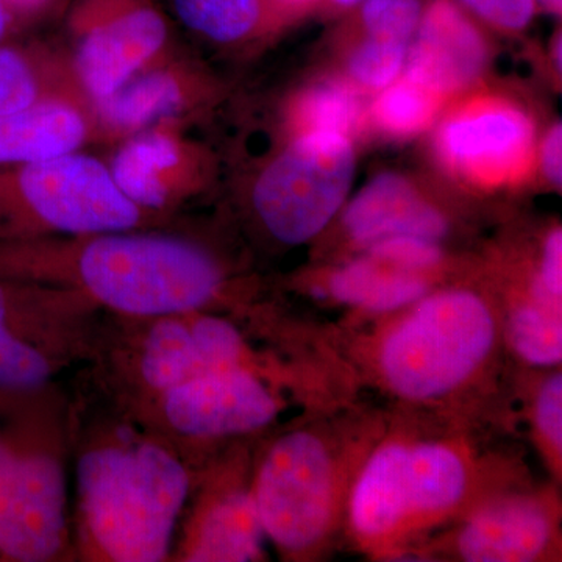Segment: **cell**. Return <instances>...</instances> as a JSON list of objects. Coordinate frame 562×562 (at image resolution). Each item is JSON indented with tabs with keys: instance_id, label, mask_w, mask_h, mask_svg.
<instances>
[{
	"instance_id": "d6a6232c",
	"label": "cell",
	"mask_w": 562,
	"mask_h": 562,
	"mask_svg": "<svg viewBox=\"0 0 562 562\" xmlns=\"http://www.w3.org/2000/svg\"><path fill=\"white\" fill-rule=\"evenodd\" d=\"M536 422L539 431L558 452L562 447V379L560 373L543 383L536 402Z\"/></svg>"
},
{
	"instance_id": "6da1fadb",
	"label": "cell",
	"mask_w": 562,
	"mask_h": 562,
	"mask_svg": "<svg viewBox=\"0 0 562 562\" xmlns=\"http://www.w3.org/2000/svg\"><path fill=\"white\" fill-rule=\"evenodd\" d=\"M68 398L76 561H171L198 465L83 368Z\"/></svg>"
},
{
	"instance_id": "3957f363",
	"label": "cell",
	"mask_w": 562,
	"mask_h": 562,
	"mask_svg": "<svg viewBox=\"0 0 562 562\" xmlns=\"http://www.w3.org/2000/svg\"><path fill=\"white\" fill-rule=\"evenodd\" d=\"M250 366L243 331L214 312L124 317L105 314L98 347L85 372L125 408L203 373Z\"/></svg>"
},
{
	"instance_id": "8fae6325",
	"label": "cell",
	"mask_w": 562,
	"mask_h": 562,
	"mask_svg": "<svg viewBox=\"0 0 562 562\" xmlns=\"http://www.w3.org/2000/svg\"><path fill=\"white\" fill-rule=\"evenodd\" d=\"M217 81L190 52L171 44L160 57L94 103L101 144H114L157 124L188 128L216 103Z\"/></svg>"
},
{
	"instance_id": "9a60e30c",
	"label": "cell",
	"mask_w": 562,
	"mask_h": 562,
	"mask_svg": "<svg viewBox=\"0 0 562 562\" xmlns=\"http://www.w3.org/2000/svg\"><path fill=\"white\" fill-rule=\"evenodd\" d=\"M94 143H101V135L87 99H52L0 116V166L50 161Z\"/></svg>"
},
{
	"instance_id": "30bf717a",
	"label": "cell",
	"mask_w": 562,
	"mask_h": 562,
	"mask_svg": "<svg viewBox=\"0 0 562 562\" xmlns=\"http://www.w3.org/2000/svg\"><path fill=\"white\" fill-rule=\"evenodd\" d=\"M251 487L266 538L281 552H305L327 531L333 509L331 460L312 432L280 436L262 457Z\"/></svg>"
},
{
	"instance_id": "8992f818",
	"label": "cell",
	"mask_w": 562,
	"mask_h": 562,
	"mask_svg": "<svg viewBox=\"0 0 562 562\" xmlns=\"http://www.w3.org/2000/svg\"><path fill=\"white\" fill-rule=\"evenodd\" d=\"M494 338V317L479 295L468 291L431 295L384 339V379L403 397H442L482 366Z\"/></svg>"
},
{
	"instance_id": "52a82bcc",
	"label": "cell",
	"mask_w": 562,
	"mask_h": 562,
	"mask_svg": "<svg viewBox=\"0 0 562 562\" xmlns=\"http://www.w3.org/2000/svg\"><path fill=\"white\" fill-rule=\"evenodd\" d=\"M353 173L349 136L299 133L255 177L251 210L276 241L297 246L324 231L338 213Z\"/></svg>"
},
{
	"instance_id": "f1b7e54d",
	"label": "cell",
	"mask_w": 562,
	"mask_h": 562,
	"mask_svg": "<svg viewBox=\"0 0 562 562\" xmlns=\"http://www.w3.org/2000/svg\"><path fill=\"white\" fill-rule=\"evenodd\" d=\"M362 21L369 36L408 44L419 27L420 0H368Z\"/></svg>"
},
{
	"instance_id": "7402d4cb",
	"label": "cell",
	"mask_w": 562,
	"mask_h": 562,
	"mask_svg": "<svg viewBox=\"0 0 562 562\" xmlns=\"http://www.w3.org/2000/svg\"><path fill=\"white\" fill-rule=\"evenodd\" d=\"M427 283L402 269H384L383 262L364 258L333 273L331 294L349 305L371 312H391L424 297Z\"/></svg>"
},
{
	"instance_id": "5bb4252c",
	"label": "cell",
	"mask_w": 562,
	"mask_h": 562,
	"mask_svg": "<svg viewBox=\"0 0 562 562\" xmlns=\"http://www.w3.org/2000/svg\"><path fill=\"white\" fill-rule=\"evenodd\" d=\"M265 541L254 487L220 486L199 465L171 561H258L265 557Z\"/></svg>"
},
{
	"instance_id": "cb8c5ba5",
	"label": "cell",
	"mask_w": 562,
	"mask_h": 562,
	"mask_svg": "<svg viewBox=\"0 0 562 562\" xmlns=\"http://www.w3.org/2000/svg\"><path fill=\"white\" fill-rule=\"evenodd\" d=\"M184 27L217 44L249 40L262 22V0H173Z\"/></svg>"
},
{
	"instance_id": "44dd1931",
	"label": "cell",
	"mask_w": 562,
	"mask_h": 562,
	"mask_svg": "<svg viewBox=\"0 0 562 562\" xmlns=\"http://www.w3.org/2000/svg\"><path fill=\"white\" fill-rule=\"evenodd\" d=\"M63 384L27 401L0 408V505L5 501L33 446L68 416Z\"/></svg>"
},
{
	"instance_id": "d590c367",
	"label": "cell",
	"mask_w": 562,
	"mask_h": 562,
	"mask_svg": "<svg viewBox=\"0 0 562 562\" xmlns=\"http://www.w3.org/2000/svg\"><path fill=\"white\" fill-rule=\"evenodd\" d=\"M11 21V11L7 5L5 0H0V43L5 38L9 33Z\"/></svg>"
},
{
	"instance_id": "f546056e",
	"label": "cell",
	"mask_w": 562,
	"mask_h": 562,
	"mask_svg": "<svg viewBox=\"0 0 562 562\" xmlns=\"http://www.w3.org/2000/svg\"><path fill=\"white\" fill-rule=\"evenodd\" d=\"M373 260L402 269V271H419L432 268L441 261V249L431 239L416 236H395L369 246Z\"/></svg>"
},
{
	"instance_id": "7a4b0ae2",
	"label": "cell",
	"mask_w": 562,
	"mask_h": 562,
	"mask_svg": "<svg viewBox=\"0 0 562 562\" xmlns=\"http://www.w3.org/2000/svg\"><path fill=\"white\" fill-rule=\"evenodd\" d=\"M0 279L69 288L111 316L149 317L214 312L228 272L188 225L0 243Z\"/></svg>"
},
{
	"instance_id": "ac0fdd59",
	"label": "cell",
	"mask_w": 562,
	"mask_h": 562,
	"mask_svg": "<svg viewBox=\"0 0 562 562\" xmlns=\"http://www.w3.org/2000/svg\"><path fill=\"white\" fill-rule=\"evenodd\" d=\"M52 99L90 101L69 50L47 44L0 43V116Z\"/></svg>"
},
{
	"instance_id": "277c9868",
	"label": "cell",
	"mask_w": 562,
	"mask_h": 562,
	"mask_svg": "<svg viewBox=\"0 0 562 562\" xmlns=\"http://www.w3.org/2000/svg\"><path fill=\"white\" fill-rule=\"evenodd\" d=\"M176 227H188L187 221L135 205L114 183L106 161L85 150L0 166V243Z\"/></svg>"
},
{
	"instance_id": "ffe728a7",
	"label": "cell",
	"mask_w": 562,
	"mask_h": 562,
	"mask_svg": "<svg viewBox=\"0 0 562 562\" xmlns=\"http://www.w3.org/2000/svg\"><path fill=\"white\" fill-rule=\"evenodd\" d=\"M406 453L408 447L401 443L382 447L361 473L351 497V522L361 535H386L412 513Z\"/></svg>"
},
{
	"instance_id": "8d00e7d4",
	"label": "cell",
	"mask_w": 562,
	"mask_h": 562,
	"mask_svg": "<svg viewBox=\"0 0 562 562\" xmlns=\"http://www.w3.org/2000/svg\"><path fill=\"white\" fill-rule=\"evenodd\" d=\"M281 3H303L306 0H279ZM333 2L341 3V5H353V3L360 2V0H333Z\"/></svg>"
},
{
	"instance_id": "9c48e42d",
	"label": "cell",
	"mask_w": 562,
	"mask_h": 562,
	"mask_svg": "<svg viewBox=\"0 0 562 562\" xmlns=\"http://www.w3.org/2000/svg\"><path fill=\"white\" fill-rule=\"evenodd\" d=\"M68 33L66 49L92 105L173 43L165 14L151 0H76Z\"/></svg>"
},
{
	"instance_id": "5b68a950",
	"label": "cell",
	"mask_w": 562,
	"mask_h": 562,
	"mask_svg": "<svg viewBox=\"0 0 562 562\" xmlns=\"http://www.w3.org/2000/svg\"><path fill=\"white\" fill-rule=\"evenodd\" d=\"M105 313L69 288L0 279V406L60 384L90 364Z\"/></svg>"
},
{
	"instance_id": "e575fe53",
	"label": "cell",
	"mask_w": 562,
	"mask_h": 562,
	"mask_svg": "<svg viewBox=\"0 0 562 562\" xmlns=\"http://www.w3.org/2000/svg\"><path fill=\"white\" fill-rule=\"evenodd\" d=\"M10 11L16 10L20 13H32L36 11L47 2V0H5Z\"/></svg>"
},
{
	"instance_id": "1f68e13d",
	"label": "cell",
	"mask_w": 562,
	"mask_h": 562,
	"mask_svg": "<svg viewBox=\"0 0 562 562\" xmlns=\"http://www.w3.org/2000/svg\"><path fill=\"white\" fill-rule=\"evenodd\" d=\"M476 14L509 31H519L530 22L535 0H461Z\"/></svg>"
},
{
	"instance_id": "e0dca14e",
	"label": "cell",
	"mask_w": 562,
	"mask_h": 562,
	"mask_svg": "<svg viewBox=\"0 0 562 562\" xmlns=\"http://www.w3.org/2000/svg\"><path fill=\"white\" fill-rule=\"evenodd\" d=\"M344 225L355 241L368 247L395 236L438 241L447 232L442 214L397 173L373 179L350 203Z\"/></svg>"
},
{
	"instance_id": "2e32d148",
	"label": "cell",
	"mask_w": 562,
	"mask_h": 562,
	"mask_svg": "<svg viewBox=\"0 0 562 562\" xmlns=\"http://www.w3.org/2000/svg\"><path fill=\"white\" fill-rule=\"evenodd\" d=\"M417 29L406 76L446 99L482 72L486 60L482 35L449 0H436Z\"/></svg>"
},
{
	"instance_id": "836d02e7",
	"label": "cell",
	"mask_w": 562,
	"mask_h": 562,
	"mask_svg": "<svg viewBox=\"0 0 562 562\" xmlns=\"http://www.w3.org/2000/svg\"><path fill=\"white\" fill-rule=\"evenodd\" d=\"M562 131L561 124L554 125L542 147V168L547 179L561 187L562 179Z\"/></svg>"
},
{
	"instance_id": "603a6c76",
	"label": "cell",
	"mask_w": 562,
	"mask_h": 562,
	"mask_svg": "<svg viewBox=\"0 0 562 562\" xmlns=\"http://www.w3.org/2000/svg\"><path fill=\"white\" fill-rule=\"evenodd\" d=\"M406 479L412 513L452 508L468 486V472L460 454L438 443L408 447Z\"/></svg>"
},
{
	"instance_id": "d4e9b609",
	"label": "cell",
	"mask_w": 562,
	"mask_h": 562,
	"mask_svg": "<svg viewBox=\"0 0 562 562\" xmlns=\"http://www.w3.org/2000/svg\"><path fill=\"white\" fill-rule=\"evenodd\" d=\"M373 105V120L392 135H413L430 124L443 99L420 81L403 76Z\"/></svg>"
},
{
	"instance_id": "4316f807",
	"label": "cell",
	"mask_w": 562,
	"mask_h": 562,
	"mask_svg": "<svg viewBox=\"0 0 562 562\" xmlns=\"http://www.w3.org/2000/svg\"><path fill=\"white\" fill-rule=\"evenodd\" d=\"M517 353L536 366H554L562 357L561 310L547 305L520 306L509 321Z\"/></svg>"
},
{
	"instance_id": "ba28073f",
	"label": "cell",
	"mask_w": 562,
	"mask_h": 562,
	"mask_svg": "<svg viewBox=\"0 0 562 562\" xmlns=\"http://www.w3.org/2000/svg\"><path fill=\"white\" fill-rule=\"evenodd\" d=\"M128 412L199 465L209 443L269 427L280 402L251 366H236L203 373Z\"/></svg>"
},
{
	"instance_id": "83f0119b",
	"label": "cell",
	"mask_w": 562,
	"mask_h": 562,
	"mask_svg": "<svg viewBox=\"0 0 562 562\" xmlns=\"http://www.w3.org/2000/svg\"><path fill=\"white\" fill-rule=\"evenodd\" d=\"M406 46L401 41L369 40L350 58V74L358 83L373 90L390 87L401 76L406 63Z\"/></svg>"
},
{
	"instance_id": "d6986e66",
	"label": "cell",
	"mask_w": 562,
	"mask_h": 562,
	"mask_svg": "<svg viewBox=\"0 0 562 562\" xmlns=\"http://www.w3.org/2000/svg\"><path fill=\"white\" fill-rule=\"evenodd\" d=\"M550 520L531 501L516 498L492 505L473 517L460 536V552L471 562H524L542 553Z\"/></svg>"
},
{
	"instance_id": "4dcf8cb0",
	"label": "cell",
	"mask_w": 562,
	"mask_h": 562,
	"mask_svg": "<svg viewBox=\"0 0 562 562\" xmlns=\"http://www.w3.org/2000/svg\"><path fill=\"white\" fill-rule=\"evenodd\" d=\"M536 294L542 305L561 310L562 294V233L552 232L543 246L541 276L536 284Z\"/></svg>"
},
{
	"instance_id": "484cf974",
	"label": "cell",
	"mask_w": 562,
	"mask_h": 562,
	"mask_svg": "<svg viewBox=\"0 0 562 562\" xmlns=\"http://www.w3.org/2000/svg\"><path fill=\"white\" fill-rule=\"evenodd\" d=\"M360 103L341 83H321L303 92L292 109L299 133L331 132L349 136L360 124Z\"/></svg>"
},
{
	"instance_id": "74e56055",
	"label": "cell",
	"mask_w": 562,
	"mask_h": 562,
	"mask_svg": "<svg viewBox=\"0 0 562 562\" xmlns=\"http://www.w3.org/2000/svg\"><path fill=\"white\" fill-rule=\"evenodd\" d=\"M543 5L547 7V9L553 10V11H560L561 10V0H541Z\"/></svg>"
},
{
	"instance_id": "4fadbf2b",
	"label": "cell",
	"mask_w": 562,
	"mask_h": 562,
	"mask_svg": "<svg viewBox=\"0 0 562 562\" xmlns=\"http://www.w3.org/2000/svg\"><path fill=\"white\" fill-rule=\"evenodd\" d=\"M535 128L508 103L480 102L446 122L438 136L443 162L457 176L498 187L519 180L532 158Z\"/></svg>"
},
{
	"instance_id": "7c38bea8",
	"label": "cell",
	"mask_w": 562,
	"mask_h": 562,
	"mask_svg": "<svg viewBox=\"0 0 562 562\" xmlns=\"http://www.w3.org/2000/svg\"><path fill=\"white\" fill-rule=\"evenodd\" d=\"M111 147L106 166L122 194L165 216H181V206L202 194L216 172L213 151L181 125H151Z\"/></svg>"
}]
</instances>
